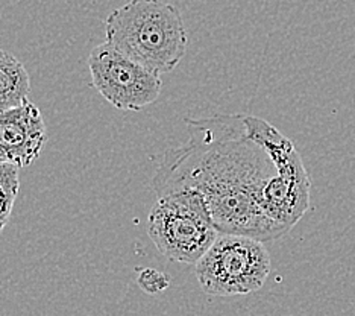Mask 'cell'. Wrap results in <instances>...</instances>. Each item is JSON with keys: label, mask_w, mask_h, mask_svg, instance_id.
<instances>
[{"label": "cell", "mask_w": 355, "mask_h": 316, "mask_svg": "<svg viewBox=\"0 0 355 316\" xmlns=\"http://www.w3.org/2000/svg\"><path fill=\"white\" fill-rule=\"evenodd\" d=\"M107 43L157 75L172 72L187 52L181 13L164 0H129L105 20Z\"/></svg>", "instance_id": "2"}, {"label": "cell", "mask_w": 355, "mask_h": 316, "mask_svg": "<svg viewBox=\"0 0 355 316\" xmlns=\"http://www.w3.org/2000/svg\"><path fill=\"white\" fill-rule=\"evenodd\" d=\"M199 286L214 297L248 295L260 290L270 274L264 243L237 234H219L195 265Z\"/></svg>", "instance_id": "5"}, {"label": "cell", "mask_w": 355, "mask_h": 316, "mask_svg": "<svg viewBox=\"0 0 355 316\" xmlns=\"http://www.w3.org/2000/svg\"><path fill=\"white\" fill-rule=\"evenodd\" d=\"M248 134L268 151L278 174L266 185L261 206L272 221L292 230L310 207V178L295 144L260 117L245 116Z\"/></svg>", "instance_id": "4"}, {"label": "cell", "mask_w": 355, "mask_h": 316, "mask_svg": "<svg viewBox=\"0 0 355 316\" xmlns=\"http://www.w3.org/2000/svg\"><path fill=\"white\" fill-rule=\"evenodd\" d=\"M148 234L168 260L196 265L220 233L202 194L184 189L158 197L149 213Z\"/></svg>", "instance_id": "3"}, {"label": "cell", "mask_w": 355, "mask_h": 316, "mask_svg": "<svg viewBox=\"0 0 355 316\" xmlns=\"http://www.w3.org/2000/svg\"><path fill=\"white\" fill-rule=\"evenodd\" d=\"M88 69L93 87L119 110L140 111L155 102L163 90L159 75L107 42L90 52Z\"/></svg>", "instance_id": "6"}, {"label": "cell", "mask_w": 355, "mask_h": 316, "mask_svg": "<svg viewBox=\"0 0 355 316\" xmlns=\"http://www.w3.org/2000/svg\"><path fill=\"white\" fill-rule=\"evenodd\" d=\"M137 283H139L140 289L146 292V294L157 295L168 289V286H171V277L158 269H153V267H144V269L139 272Z\"/></svg>", "instance_id": "10"}, {"label": "cell", "mask_w": 355, "mask_h": 316, "mask_svg": "<svg viewBox=\"0 0 355 316\" xmlns=\"http://www.w3.org/2000/svg\"><path fill=\"white\" fill-rule=\"evenodd\" d=\"M189 140L168 149L152 180L158 197L191 189L202 194L220 234L263 243L290 231L264 213L266 185L278 169L261 144L248 134L243 115L185 119Z\"/></svg>", "instance_id": "1"}, {"label": "cell", "mask_w": 355, "mask_h": 316, "mask_svg": "<svg viewBox=\"0 0 355 316\" xmlns=\"http://www.w3.org/2000/svg\"><path fill=\"white\" fill-rule=\"evenodd\" d=\"M31 79L23 63L0 49V113L28 101Z\"/></svg>", "instance_id": "8"}, {"label": "cell", "mask_w": 355, "mask_h": 316, "mask_svg": "<svg viewBox=\"0 0 355 316\" xmlns=\"http://www.w3.org/2000/svg\"><path fill=\"white\" fill-rule=\"evenodd\" d=\"M20 169L0 161V234L10 221L20 189Z\"/></svg>", "instance_id": "9"}, {"label": "cell", "mask_w": 355, "mask_h": 316, "mask_svg": "<svg viewBox=\"0 0 355 316\" xmlns=\"http://www.w3.org/2000/svg\"><path fill=\"white\" fill-rule=\"evenodd\" d=\"M46 140L43 115L32 102L0 113V161L28 167L40 157Z\"/></svg>", "instance_id": "7"}]
</instances>
